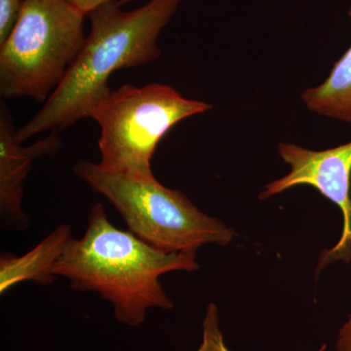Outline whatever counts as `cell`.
I'll return each instance as SVG.
<instances>
[{"label":"cell","mask_w":351,"mask_h":351,"mask_svg":"<svg viewBox=\"0 0 351 351\" xmlns=\"http://www.w3.org/2000/svg\"><path fill=\"white\" fill-rule=\"evenodd\" d=\"M73 172L119 212L129 232L169 253L196 252L203 245L226 246L239 233L219 219L208 216L178 189L156 179H133L80 160Z\"/></svg>","instance_id":"obj_3"},{"label":"cell","mask_w":351,"mask_h":351,"mask_svg":"<svg viewBox=\"0 0 351 351\" xmlns=\"http://www.w3.org/2000/svg\"><path fill=\"white\" fill-rule=\"evenodd\" d=\"M211 108L158 83L125 84L112 90L91 115L101 127L99 164L133 179H156L152 160L159 142L182 120Z\"/></svg>","instance_id":"obj_5"},{"label":"cell","mask_w":351,"mask_h":351,"mask_svg":"<svg viewBox=\"0 0 351 351\" xmlns=\"http://www.w3.org/2000/svg\"><path fill=\"white\" fill-rule=\"evenodd\" d=\"M335 350L351 351V315L339 329Z\"/></svg>","instance_id":"obj_12"},{"label":"cell","mask_w":351,"mask_h":351,"mask_svg":"<svg viewBox=\"0 0 351 351\" xmlns=\"http://www.w3.org/2000/svg\"><path fill=\"white\" fill-rule=\"evenodd\" d=\"M13 117L3 101L0 107V217L5 230H23L29 221L23 211L24 182L34 161L53 156L62 147L56 133L25 147L16 137Z\"/></svg>","instance_id":"obj_7"},{"label":"cell","mask_w":351,"mask_h":351,"mask_svg":"<svg viewBox=\"0 0 351 351\" xmlns=\"http://www.w3.org/2000/svg\"><path fill=\"white\" fill-rule=\"evenodd\" d=\"M73 239L71 226L62 225L25 255L3 253L0 256V294L17 284L32 281L49 285L56 276L53 269Z\"/></svg>","instance_id":"obj_8"},{"label":"cell","mask_w":351,"mask_h":351,"mask_svg":"<svg viewBox=\"0 0 351 351\" xmlns=\"http://www.w3.org/2000/svg\"><path fill=\"white\" fill-rule=\"evenodd\" d=\"M181 0H149L136 10L122 11L117 0L87 14L90 34L64 80L43 108L16 131L24 143L41 132L64 129L92 113L112 89L108 80L119 69L152 63L161 55L159 34Z\"/></svg>","instance_id":"obj_1"},{"label":"cell","mask_w":351,"mask_h":351,"mask_svg":"<svg viewBox=\"0 0 351 351\" xmlns=\"http://www.w3.org/2000/svg\"><path fill=\"white\" fill-rule=\"evenodd\" d=\"M351 20V8L348 10ZM302 100L311 112L351 124V45L322 84L302 93Z\"/></svg>","instance_id":"obj_9"},{"label":"cell","mask_w":351,"mask_h":351,"mask_svg":"<svg viewBox=\"0 0 351 351\" xmlns=\"http://www.w3.org/2000/svg\"><path fill=\"white\" fill-rule=\"evenodd\" d=\"M290 172L270 182L258 195L261 200L282 193L298 186L317 189L335 203L343 214L341 237L331 249L321 253L316 272L336 263L351 262V142L325 151H313L294 144L280 143L277 147Z\"/></svg>","instance_id":"obj_6"},{"label":"cell","mask_w":351,"mask_h":351,"mask_svg":"<svg viewBox=\"0 0 351 351\" xmlns=\"http://www.w3.org/2000/svg\"><path fill=\"white\" fill-rule=\"evenodd\" d=\"M199 269L196 252L169 253L152 246L129 230L113 226L101 203H95L82 239L69 241L53 274L64 277L73 290L94 292L110 302L115 319L141 326L149 309H172L161 276Z\"/></svg>","instance_id":"obj_2"},{"label":"cell","mask_w":351,"mask_h":351,"mask_svg":"<svg viewBox=\"0 0 351 351\" xmlns=\"http://www.w3.org/2000/svg\"><path fill=\"white\" fill-rule=\"evenodd\" d=\"M84 17L69 0H23L12 32L0 44V95L46 101L85 41Z\"/></svg>","instance_id":"obj_4"},{"label":"cell","mask_w":351,"mask_h":351,"mask_svg":"<svg viewBox=\"0 0 351 351\" xmlns=\"http://www.w3.org/2000/svg\"><path fill=\"white\" fill-rule=\"evenodd\" d=\"M73 6L80 11V13L84 16H87V14L90 11L93 10L97 6L101 5V4L105 3V2L112 1V0H69ZM119 1L120 5L122 4L127 3V2L133 1V0H117Z\"/></svg>","instance_id":"obj_13"},{"label":"cell","mask_w":351,"mask_h":351,"mask_svg":"<svg viewBox=\"0 0 351 351\" xmlns=\"http://www.w3.org/2000/svg\"><path fill=\"white\" fill-rule=\"evenodd\" d=\"M23 0H0V44L12 32L19 18Z\"/></svg>","instance_id":"obj_11"},{"label":"cell","mask_w":351,"mask_h":351,"mask_svg":"<svg viewBox=\"0 0 351 351\" xmlns=\"http://www.w3.org/2000/svg\"><path fill=\"white\" fill-rule=\"evenodd\" d=\"M327 345H322L317 351H326ZM195 351H232L228 348L223 332L219 327L218 306L208 304L202 323V341Z\"/></svg>","instance_id":"obj_10"}]
</instances>
